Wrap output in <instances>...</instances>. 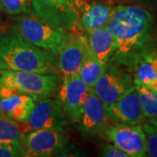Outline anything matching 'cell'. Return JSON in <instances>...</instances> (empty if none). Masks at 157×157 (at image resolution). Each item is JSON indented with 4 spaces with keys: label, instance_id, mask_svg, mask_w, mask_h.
Returning a JSON list of instances; mask_svg holds the SVG:
<instances>
[{
    "label": "cell",
    "instance_id": "obj_10",
    "mask_svg": "<svg viewBox=\"0 0 157 157\" xmlns=\"http://www.w3.org/2000/svg\"><path fill=\"white\" fill-rule=\"evenodd\" d=\"M92 88L88 87L78 75L63 78L57 91L56 101L72 123H78L85 103Z\"/></svg>",
    "mask_w": 157,
    "mask_h": 157
},
{
    "label": "cell",
    "instance_id": "obj_16",
    "mask_svg": "<svg viewBox=\"0 0 157 157\" xmlns=\"http://www.w3.org/2000/svg\"><path fill=\"white\" fill-rule=\"evenodd\" d=\"M86 35L91 52L104 66H107L117 50L118 43L114 35L107 27L98 29Z\"/></svg>",
    "mask_w": 157,
    "mask_h": 157
},
{
    "label": "cell",
    "instance_id": "obj_12",
    "mask_svg": "<svg viewBox=\"0 0 157 157\" xmlns=\"http://www.w3.org/2000/svg\"><path fill=\"white\" fill-rule=\"evenodd\" d=\"M38 100L33 95L0 85V115L25 122Z\"/></svg>",
    "mask_w": 157,
    "mask_h": 157
},
{
    "label": "cell",
    "instance_id": "obj_7",
    "mask_svg": "<svg viewBox=\"0 0 157 157\" xmlns=\"http://www.w3.org/2000/svg\"><path fill=\"white\" fill-rule=\"evenodd\" d=\"M69 121L56 100L46 97L40 98L35 102L27 121L21 122L20 127L24 135L36 129L65 131Z\"/></svg>",
    "mask_w": 157,
    "mask_h": 157
},
{
    "label": "cell",
    "instance_id": "obj_9",
    "mask_svg": "<svg viewBox=\"0 0 157 157\" xmlns=\"http://www.w3.org/2000/svg\"><path fill=\"white\" fill-rule=\"evenodd\" d=\"M64 131L36 129L24 135V156L48 157L59 155L68 144Z\"/></svg>",
    "mask_w": 157,
    "mask_h": 157
},
{
    "label": "cell",
    "instance_id": "obj_3",
    "mask_svg": "<svg viewBox=\"0 0 157 157\" xmlns=\"http://www.w3.org/2000/svg\"><path fill=\"white\" fill-rule=\"evenodd\" d=\"M12 29L33 45L56 57L73 35L72 32L28 13L17 17Z\"/></svg>",
    "mask_w": 157,
    "mask_h": 157
},
{
    "label": "cell",
    "instance_id": "obj_4",
    "mask_svg": "<svg viewBox=\"0 0 157 157\" xmlns=\"http://www.w3.org/2000/svg\"><path fill=\"white\" fill-rule=\"evenodd\" d=\"M59 73H40L25 71H1L0 85L40 98L55 94L60 86Z\"/></svg>",
    "mask_w": 157,
    "mask_h": 157
},
{
    "label": "cell",
    "instance_id": "obj_26",
    "mask_svg": "<svg viewBox=\"0 0 157 157\" xmlns=\"http://www.w3.org/2000/svg\"><path fill=\"white\" fill-rule=\"evenodd\" d=\"M151 62L152 65H153V67L155 69V73H156L157 75V54L155 56H154L152 58Z\"/></svg>",
    "mask_w": 157,
    "mask_h": 157
},
{
    "label": "cell",
    "instance_id": "obj_14",
    "mask_svg": "<svg viewBox=\"0 0 157 157\" xmlns=\"http://www.w3.org/2000/svg\"><path fill=\"white\" fill-rule=\"evenodd\" d=\"M108 123L106 106L92 89L78 122V129L85 136L94 137L100 135Z\"/></svg>",
    "mask_w": 157,
    "mask_h": 157
},
{
    "label": "cell",
    "instance_id": "obj_21",
    "mask_svg": "<svg viewBox=\"0 0 157 157\" xmlns=\"http://www.w3.org/2000/svg\"><path fill=\"white\" fill-rule=\"evenodd\" d=\"M141 126L146 136L147 156L157 157V119L146 118Z\"/></svg>",
    "mask_w": 157,
    "mask_h": 157
},
{
    "label": "cell",
    "instance_id": "obj_8",
    "mask_svg": "<svg viewBox=\"0 0 157 157\" xmlns=\"http://www.w3.org/2000/svg\"><path fill=\"white\" fill-rule=\"evenodd\" d=\"M100 135L125 152L129 157L147 156L146 136L141 124L108 123Z\"/></svg>",
    "mask_w": 157,
    "mask_h": 157
},
{
    "label": "cell",
    "instance_id": "obj_15",
    "mask_svg": "<svg viewBox=\"0 0 157 157\" xmlns=\"http://www.w3.org/2000/svg\"><path fill=\"white\" fill-rule=\"evenodd\" d=\"M115 6L112 1H96L86 4L78 17L75 32L86 34L106 27L114 13Z\"/></svg>",
    "mask_w": 157,
    "mask_h": 157
},
{
    "label": "cell",
    "instance_id": "obj_27",
    "mask_svg": "<svg viewBox=\"0 0 157 157\" xmlns=\"http://www.w3.org/2000/svg\"><path fill=\"white\" fill-rule=\"evenodd\" d=\"M127 1H140V0H127Z\"/></svg>",
    "mask_w": 157,
    "mask_h": 157
},
{
    "label": "cell",
    "instance_id": "obj_13",
    "mask_svg": "<svg viewBox=\"0 0 157 157\" xmlns=\"http://www.w3.org/2000/svg\"><path fill=\"white\" fill-rule=\"evenodd\" d=\"M106 111L110 123L138 125L145 120L135 86L122 98L106 107Z\"/></svg>",
    "mask_w": 157,
    "mask_h": 157
},
{
    "label": "cell",
    "instance_id": "obj_24",
    "mask_svg": "<svg viewBox=\"0 0 157 157\" xmlns=\"http://www.w3.org/2000/svg\"><path fill=\"white\" fill-rule=\"evenodd\" d=\"M100 155L103 157H129L125 152L111 142L101 144L100 147Z\"/></svg>",
    "mask_w": 157,
    "mask_h": 157
},
{
    "label": "cell",
    "instance_id": "obj_17",
    "mask_svg": "<svg viewBox=\"0 0 157 157\" xmlns=\"http://www.w3.org/2000/svg\"><path fill=\"white\" fill-rule=\"evenodd\" d=\"M104 66L90 51L78 71V77L90 88H93L105 70Z\"/></svg>",
    "mask_w": 157,
    "mask_h": 157
},
{
    "label": "cell",
    "instance_id": "obj_28",
    "mask_svg": "<svg viewBox=\"0 0 157 157\" xmlns=\"http://www.w3.org/2000/svg\"><path fill=\"white\" fill-rule=\"evenodd\" d=\"M121 1H127V0H121Z\"/></svg>",
    "mask_w": 157,
    "mask_h": 157
},
{
    "label": "cell",
    "instance_id": "obj_25",
    "mask_svg": "<svg viewBox=\"0 0 157 157\" xmlns=\"http://www.w3.org/2000/svg\"><path fill=\"white\" fill-rule=\"evenodd\" d=\"M146 87H147L148 89H150L155 93H157V78L153 79L149 84L146 86Z\"/></svg>",
    "mask_w": 157,
    "mask_h": 157
},
{
    "label": "cell",
    "instance_id": "obj_19",
    "mask_svg": "<svg viewBox=\"0 0 157 157\" xmlns=\"http://www.w3.org/2000/svg\"><path fill=\"white\" fill-rule=\"evenodd\" d=\"M140 97V106L146 118L157 119V93L148 89L143 85L134 83Z\"/></svg>",
    "mask_w": 157,
    "mask_h": 157
},
{
    "label": "cell",
    "instance_id": "obj_6",
    "mask_svg": "<svg viewBox=\"0 0 157 157\" xmlns=\"http://www.w3.org/2000/svg\"><path fill=\"white\" fill-rule=\"evenodd\" d=\"M134 87L132 75L117 65L108 62L92 89L107 107L126 95Z\"/></svg>",
    "mask_w": 157,
    "mask_h": 157
},
{
    "label": "cell",
    "instance_id": "obj_5",
    "mask_svg": "<svg viewBox=\"0 0 157 157\" xmlns=\"http://www.w3.org/2000/svg\"><path fill=\"white\" fill-rule=\"evenodd\" d=\"M32 14L44 21L74 33L86 6L85 0H30Z\"/></svg>",
    "mask_w": 157,
    "mask_h": 157
},
{
    "label": "cell",
    "instance_id": "obj_20",
    "mask_svg": "<svg viewBox=\"0 0 157 157\" xmlns=\"http://www.w3.org/2000/svg\"><path fill=\"white\" fill-rule=\"evenodd\" d=\"M152 58L153 57L142 59L133 69L134 83H139L146 86L153 79L157 78L156 73L152 65Z\"/></svg>",
    "mask_w": 157,
    "mask_h": 157
},
{
    "label": "cell",
    "instance_id": "obj_2",
    "mask_svg": "<svg viewBox=\"0 0 157 157\" xmlns=\"http://www.w3.org/2000/svg\"><path fill=\"white\" fill-rule=\"evenodd\" d=\"M56 56L30 43L13 29L0 36V72L59 73Z\"/></svg>",
    "mask_w": 157,
    "mask_h": 157
},
{
    "label": "cell",
    "instance_id": "obj_11",
    "mask_svg": "<svg viewBox=\"0 0 157 157\" xmlns=\"http://www.w3.org/2000/svg\"><path fill=\"white\" fill-rule=\"evenodd\" d=\"M89 52L86 35L73 33V37L58 55V69L62 79L78 75Z\"/></svg>",
    "mask_w": 157,
    "mask_h": 157
},
{
    "label": "cell",
    "instance_id": "obj_18",
    "mask_svg": "<svg viewBox=\"0 0 157 157\" xmlns=\"http://www.w3.org/2000/svg\"><path fill=\"white\" fill-rule=\"evenodd\" d=\"M24 135L19 122L0 115V143H23Z\"/></svg>",
    "mask_w": 157,
    "mask_h": 157
},
{
    "label": "cell",
    "instance_id": "obj_23",
    "mask_svg": "<svg viewBox=\"0 0 157 157\" xmlns=\"http://www.w3.org/2000/svg\"><path fill=\"white\" fill-rule=\"evenodd\" d=\"M24 156L23 143L4 142L0 143V157Z\"/></svg>",
    "mask_w": 157,
    "mask_h": 157
},
{
    "label": "cell",
    "instance_id": "obj_1",
    "mask_svg": "<svg viewBox=\"0 0 157 157\" xmlns=\"http://www.w3.org/2000/svg\"><path fill=\"white\" fill-rule=\"evenodd\" d=\"M117 40L118 47L110 60L133 71L144 59L157 54V39L152 14L137 6L118 5L106 26Z\"/></svg>",
    "mask_w": 157,
    "mask_h": 157
},
{
    "label": "cell",
    "instance_id": "obj_22",
    "mask_svg": "<svg viewBox=\"0 0 157 157\" xmlns=\"http://www.w3.org/2000/svg\"><path fill=\"white\" fill-rule=\"evenodd\" d=\"M0 10L10 15L30 14V0H0Z\"/></svg>",
    "mask_w": 157,
    "mask_h": 157
}]
</instances>
